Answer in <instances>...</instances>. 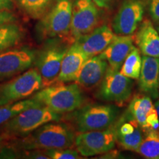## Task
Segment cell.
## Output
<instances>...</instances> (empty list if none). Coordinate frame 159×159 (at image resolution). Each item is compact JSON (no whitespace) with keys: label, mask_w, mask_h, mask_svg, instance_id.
<instances>
[{"label":"cell","mask_w":159,"mask_h":159,"mask_svg":"<svg viewBox=\"0 0 159 159\" xmlns=\"http://www.w3.org/2000/svg\"><path fill=\"white\" fill-rule=\"evenodd\" d=\"M75 141V134L63 123H47L29 134L22 142L25 150H56L70 148Z\"/></svg>","instance_id":"6da1fadb"},{"label":"cell","mask_w":159,"mask_h":159,"mask_svg":"<svg viewBox=\"0 0 159 159\" xmlns=\"http://www.w3.org/2000/svg\"><path fill=\"white\" fill-rule=\"evenodd\" d=\"M33 97L59 114L72 112L80 108L84 99L82 91L77 83H55L41 89Z\"/></svg>","instance_id":"7a4b0ae2"},{"label":"cell","mask_w":159,"mask_h":159,"mask_svg":"<svg viewBox=\"0 0 159 159\" xmlns=\"http://www.w3.org/2000/svg\"><path fill=\"white\" fill-rule=\"evenodd\" d=\"M72 5L71 0L55 2L38 26V31L42 39L60 38L70 43H75L70 35Z\"/></svg>","instance_id":"3957f363"},{"label":"cell","mask_w":159,"mask_h":159,"mask_svg":"<svg viewBox=\"0 0 159 159\" xmlns=\"http://www.w3.org/2000/svg\"><path fill=\"white\" fill-rule=\"evenodd\" d=\"M59 114L43 105H35L25 109L16 116L3 124L5 134L23 136L29 135L43 125L52 121H58Z\"/></svg>","instance_id":"277c9868"},{"label":"cell","mask_w":159,"mask_h":159,"mask_svg":"<svg viewBox=\"0 0 159 159\" xmlns=\"http://www.w3.org/2000/svg\"><path fill=\"white\" fill-rule=\"evenodd\" d=\"M42 89L37 68L30 69L11 80L0 83V106L23 100Z\"/></svg>","instance_id":"5b68a950"},{"label":"cell","mask_w":159,"mask_h":159,"mask_svg":"<svg viewBox=\"0 0 159 159\" xmlns=\"http://www.w3.org/2000/svg\"><path fill=\"white\" fill-rule=\"evenodd\" d=\"M116 117V110L111 105H86L75 113V123L80 133L110 128Z\"/></svg>","instance_id":"8992f818"},{"label":"cell","mask_w":159,"mask_h":159,"mask_svg":"<svg viewBox=\"0 0 159 159\" xmlns=\"http://www.w3.org/2000/svg\"><path fill=\"white\" fill-rule=\"evenodd\" d=\"M67 47L57 41L47 43L36 60V68L42 80V88L57 83L63 57Z\"/></svg>","instance_id":"52a82bcc"},{"label":"cell","mask_w":159,"mask_h":159,"mask_svg":"<svg viewBox=\"0 0 159 159\" xmlns=\"http://www.w3.org/2000/svg\"><path fill=\"white\" fill-rule=\"evenodd\" d=\"M116 142V128H111L80 133L75 141L77 151L83 156L106 153L114 148Z\"/></svg>","instance_id":"ba28073f"},{"label":"cell","mask_w":159,"mask_h":159,"mask_svg":"<svg viewBox=\"0 0 159 159\" xmlns=\"http://www.w3.org/2000/svg\"><path fill=\"white\" fill-rule=\"evenodd\" d=\"M99 11L92 0H75L72 5L70 35L72 41L89 34L99 22Z\"/></svg>","instance_id":"9c48e42d"},{"label":"cell","mask_w":159,"mask_h":159,"mask_svg":"<svg viewBox=\"0 0 159 159\" xmlns=\"http://www.w3.org/2000/svg\"><path fill=\"white\" fill-rule=\"evenodd\" d=\"M133 89V81L119 71L108 69L101 82L99 97L105 101L122 103L130 98Z\"/></svg>","instance_id":"30bf717a"},{"label":"cell","mask_w":159,"mask_h":159,"mask_svg":"<svg viewBox=\"0 0 159 159\" xmlns=\"http://www.w3.org/2000/svg\"><path fill=\"white\" fill-rule=\"evenodd\" d=\"M36 56L30 49H16L0 53V83L30 68Z\"/></svg>","instance_id":"8fae6325"},{"label":"cell","mask_w":159,"mask_h":159,"mask_svg":"<svg viewBox=\"0 0 159 159\" xmlns=\"http://www.w3.org/2000/svg\"><path fill=\"white\" fill-rule=\"evenodd\" d=\"M144 13V5L140 0L125 1L114 19V32L116 35H132L142 22Z\"/></svg>","instance_id":"7c38bea8"},{"label":"cell","mask_w":159,"mask_h":159,"mask_svg":"<svg viewBox=\"0 0 159 159\" xmlns=\"http://www.w3.org/2000/svg\"><path fill=\"white\" fill-rule=\"evenodd\" d=\"M116 34L111 27L105 25L96 27L89 34L75 41L89 57L100 55L114 40Z\"/></svg>","instance_id":"4fadbf2b"},{"label":"cell","mask_w":159,"mask_h":159,"mask_svg":"<svg viewBox=\"0 0 159 159\" xmlns=\"http://www.w3.org/2000/svg\"><path fill=\"white\" fill-rule=\"evenodd\" d=\"M108 69V62L100 55L89 57L75 81L79 86L91 90L100 84Z\"/></svg>","instance_id":"5bb4252c"},{"label":"cell","mask_w":159,"mask_h":159,"mask_svg":"<svg viewBox=\"0 0 159 159\" xmlns=\"http://www.w3.org/2000/svg\"><path fill=\"white\" fill-rule=\"evenodd\" d=\"M134 47V37L130 35H116L108 47L99 55L108 62L109 69L119 71Z\"/></svg>","instance_id":"9a60e30c"},{"label":"cell","mask_w":159,"mask_h":159,"mask_svg":"<svg viewBox=\"0 0 159 159\" xmlns=\"http://www.w3.org/2000/svg\"><path fill=\"white\" fill-rule=\"evenodd\" d=\"M88 58L89 57L78 44L75 42L67 49L63 57L57 83H65L76 80L82 66Z\"/></svg>","instance_id":"2e32d148"},{"label":"cell","mask_w":159,"mask_h":159,"mask_svg":"<svg viewBox=\"0 0 159 159\" xmlns=\"http://www.w3.org/2000/svg\"><path fill=\"white\" fill-rule=\"evenodd\" d=\"M139 90L153 98L159 96V58L143 56L139 78Z\"/></svg>","instance_id":"e0dca14e"},{"label":"cell","mask_w":159,"mask_h":159,"mask_svg":"<svg viewBox=\"0 0 159 159\" xmlns=\"http://www.w3.org/2000/svg\"><path fill=\"white\" fill-rule=\"evenodd\" d=\"M138 49L144 56L159 58V33L149 20H144L135 36Z\"/></svg>","instance_id":"ac0fdd59"},{"label":"cell","mask_w":159,"mask_h":159,"mask_svg":"<svg viewBox=\"0 0 159 159\" xmlns=\"http://www.w3.org/2000/svg\"><path fill=\"white\" fill-rule=\"evenodd\" d=\"M128 109L130 116L142 129L149 114L155 110V106L148 96L137 94L131 100Z\"/></svg>","instance_id":"d6986e66"},{"label":"cell","mask_w":159,"mask_h":159,"mask_svg":"<svg viewBox=\"0 0 159 159\" xmlns=\"http://www.w3.org/2000/svg\"><path fill=\"white\" fill-rule=\"evenodd\" d=\"M22 30L12 22L0 25V53L18 45L22 39Z\"/></svg>","instance_id":"ffe728a7"},{"label":"cell","mask_w":159,"mask_h":159,"mask_svg":"<svg viewBox=\"0 0 159 159\" xmlns=\"http://www.w3.org/2000/svg\"><path fill=\"white\" fill-rule=\"evenodd\" d=\"M54 0H19L22 11L32 19H41L48 13Z\"/></svg>","instance_id":"44dd1931"},{"label":"cell","mask_w":159,"mask_h":159,"mask_svg":"<svg viewBox=\"0 0 159 159\" xmlns=\"http://www.w3.org/2000/svg\"><path fill=\"white\" fill-rule=\"evenodd\" d=\"M39 105L42 104H41L37 99L33 97L31 99H23V100L18 101L13 103L1 105L0 106V125L9 121L21 111H25V109Z\"/></svg>","instance_id":"7402d4cb"},{"label":"cell","mask_w":159,"mask_h":159,"mask_svg":"<svg viewBox=\"0 0 159 159\" xmlns=\"http://www.w3.org/2000/svg\"><path fill=\"white\" fill-rule=\"evenodd\" d=\"M136 152L148 159H159V131L158 130L147 131Z\"/></svg>","instance_id":"603a6c76"},{"label":"cell","mask_w":159,"mask_h":159,"mask_svg":"<svg viewBox=\"0 0 159 159\" xmlns=\"http://www.w3.org/2000/svg\"><path fill=\"white\" fill-rule=\"evenodd\" d=\"M142 66V57L140 51L138 48L134 47L125 60L119 69V72L130 79L138 80L140 76Z\"/></svg>","instance_id":"cb8c5ba5"},{"label":"cell","mask_w":159,"mask_h":159,"mask_svg":"<svg viewBox=\"0 0 159 159\" xmlns=\"http://www.w3.org/2000/svg\"><path fill=\"white\" fill-rule=\"evenodd\" d=\"M143 140L142 128L140 126L134 131L127 134H117L116 142L119 146L126 150L136 151L138 150L139 145Z\"/></svg>","instance_id":"d4e9b609"},{"label":"cell","mask_w":159,"mask_h":159,"mask_svg":"<svg viewBox=\"0 0 159 159\" xmlns=\"http://www.w3.org/2000/svg\"><path fill=\"white\" fill-rule=\"evenodd\" d=\"M45 153L49 156V158L53 159H76L80 158L78 151L73 149H56V150H45Z\"/></svg>","instance_id":"484cf974"},{"label":"cell","mask_w":159,"mask_h":159,"mask_svg":"<svg viewBox=\"0 0 159 159\" xmlns=\"http://www.w3.org/2000/svg\"><path fill=\"white\" fill-rule=\"evenodd\" d=\"M150 13L152 20L159 23V0H150Z\"/></svg>","instance_id":"4316f807"},{"label":"cell","mask_w":159,"mask_h":159,"mask_svg":"<svg viewBox=\"0 0 159 159\" xmlns=\"http://www.w3.org/2000/svg\"><path fill=\"white\" fill-rule=\"evenodd\" d=\"M16 21L15 16L8 11H0V25Z\"/></svg>","instance_id":"83f0119b"},{"label":"cell","mask_w":159,"mask_h":159,"mask_svg":"<svg viewBox=\"0 0 159 159\" xmlns=\"http://www.w3.org/2000/svg\"><path fill=\"white\" fill-rule=\"evenodd\" d=\"M13 7L12 0H0V11H8Z\"/></svg>","instance_id":"f1b7e54d"},{"label":"cell","mask_w":159,"mask_h":159,"mask_svg":"<svg viewBox=\"0 0 159 159\" xmlns=\"http://www.w3.org/2000/svg\"><path fill=\"white\" fill-rule=\"evenodd\" d=\"M92 1L96 4L97 7L105 8V7H108L110 5L112 0H92Z\"/></svg>","instance_id":"f546056e"},{"label":"cell","mask_w":159,"mask_h":159,"mask_svg":"<svg viewBox=\"0 0 159 159\" xmlns=\"http://www.w3.org/2000/svg\"><path fill=\"white\" fill-rule=\"evenodd\" d=\"M155 108H156L157 114H158V116L159 117V99L158 101H156V104H155Z\"/></svg>","instance_id":"4dcf8cb0"},{"label":"cell","mask_w":159,"mask_h":159,"mask_svg":"<svg viewBox=\"0 0 159 159\" xmlns=\"http://www.w3.org/2000/svg\"><path fill=\"white\" fill-rule=\"evenodd\" d=\"M158 33H159V26L158 27Z\"/></svg>","instance_id":"1f68e13d"}]
</instances>
